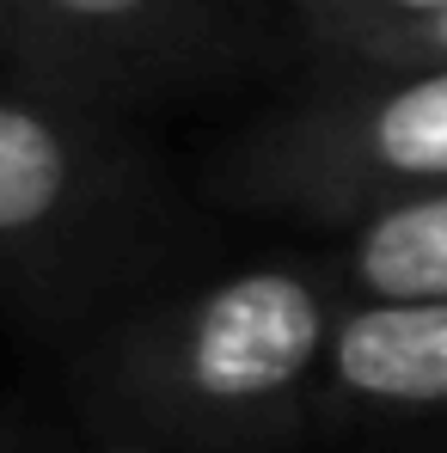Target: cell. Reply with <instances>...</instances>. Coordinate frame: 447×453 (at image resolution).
<instances>
[{
  "instance_id": "3957f363",
  "label": "cell",
  "mask_w": 447,
  "mask_h": 453,
  "mask_svg": "<svg viewBox=\"0 0 447 453\" xmlns=\"http://www.w3.org/2000/svg\"><path fill=\"white\" fill-rule=\"evenodd\" d=\"M123 159L74 111L0 98V264L74 251L123 203Z\"/></svg>"
},
{
  "instance_id": "8fae6325",
  "label": "cell",
  "mask_w": 447,
  "mask_h": 453,
  "mask_svg": "<svg viewBox=\"0 0 447 453\" xmlns=\"http://www.w3.org/2000/svg\"><path fill=\"white\" fill-rule=\"evenodd\" d=\"M117 453H123V448H117Z\"/></svg>"
},
{
  "instance_id": "5b68a950",
  "label": "cell",
  "mask_w": 447,
  "mask_h": 453,
  "mask_svg": "<svg viewBox=\"0 0 447 453\" xmlns=\"http://www.w3.org/2000/svg\"><path fill=\"white\" fill-rule=\"evenodd\" d=\"M6 43L56 86H117L159 62L190 25V0H0Z\"/></svg>"
},
{
  "instance_id": "7a4b0ae2",
  "label": "cell",
  "mask_w": 447,
  "mask_h": 453,
  "mask_svg": "<svg viewBox=\"0 0 447 453\" xmlns=\"http://www.w3.org/2000/svg\"><path fill=\"white\" fill-rule=\"evenodd\" d=\"M221 190L289 221L350 226L417 190H447V68L325 80L221 159Z\"/></svg>"
},
{
  "instance_id": "6da1fadb",
  "label": "cell",
  "mask_w": 447,
  "mask_h": 453,
  "mask_svg": "<svg viewBox=\"0 0 447 453\" xmlns=\"http://www.w3.org/2000/svg\"><path fill=\"white\" fill-rule=\"evenodd\" d=\"M337 312L331 264L233 270L135 312L104 343V392L159 448L258 453L312 429Z\"/></svg>"
},
{
  "instance_id": "30bf717a",
  "label": "cell",
  "mask_w": 447,
  "mask_h": 453,
  "mask_svg": "<svg viewBox=\"0 0 447 453\" xmlns=\"http://www.w3.org/2000/svg\"><path fill=\"white\" fill-rule=\"evenodd\" d=\"M0 43H6V19H0Z\"/></svg>"
},
{
  "instance_id": "52a82bcc",
  "label": "cell",
  "mask_w": 447,
  "mask_h": 453,
  "mask_svg": "<svg viewBox=\"0 0 447 453\" xmlns=\"http://www.w3.org/2000/svg\"><path fill=\"white\" fill-rule=\"evenodd\" d=\"M295 12H300V25H306V37L325 50V62L343 68L368 43L447 12V0H295Z\"/></svg>"
},
{
  "instance_id": "ba28073f",
  "label": "cell",
  "mask_w": 447,
  "mask_h": 453,
  "mask_svg": "<svg viewBox=\"0 0 447 453\" xmlns=\"http://www.w3.org/2000/svg\"><path fill=\"white\" fill-rule=\"evenodd\" d=\"M350 74H405V68H447V12L411 25V31H392L368 43L356 62H343Z\"/></svg>"
},
{
  "instance_id": "9c48e42d",
  "label": "cell",
  "mask_w": 447,
  "mask_h": 453,
  "mask_svg": "<svg viewBox=\"0 0 447 453\" xmlns=\"http://www.w3.org/2000/svg\"><path fill=\"white\" fill-rule=\"evenodd\" d=\"M0 453H31V441H25L19 423H0Z\"/></svg>"
},
{
  "instance_id": "8992f818",
  "label": "cell",
  "mask_w": 447,
  "mask_h": 453,
  "mask_svg": "<svg viewBox=\"0 0 447 453\" xmlns=\"http://www.w3.org/2000/svg\"><path fill=\"white\" fill-rule=\"evenodd\" d=\"M331 276L343 301L447 306V190H417L350 221Z\"/></svg>"
},
{
  "instance_id": "277c9868",
  "label": "cell",
  "mask_w": 447,
  "mask_h": 453,
  "mask_svg": "<svg viewBox=\"0 0 447 453\" xmlns=\"http://www.w3.org/2000/svg\"><path fill=\"white\" fill-rule=\"evenodd\" d=\"M447 411V306L343 301L319 392L312 429L343 423H405Z\"/></svg>"
}]
</instances>
